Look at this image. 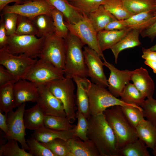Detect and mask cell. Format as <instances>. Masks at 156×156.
<instances>
[{
    "label": "cell",
    "mask_w": 156,
    "mask_h": 156,
    "mask_svg": "<svg viewBox=\"0 0 156 156\" xmlns=\"http://www.w3.org/2000/svg\"><path fill=\"white\" fill-rule=\"evenodd\" d=\"M154 16H156V6L155 9V12H154Z\"/></svg>",
    "instance_id": "obj_56"
},
{
    "label": "cell",
    "mask_w": 156,
    "mask_h": 156,
    "mask_svg": "<svg viewBox=\"0 0 156 156\" xmlns=\"http://www.w3.org/2000/svg\"><path fill=\"white\" fill-rule=\"evenodd\" d=\"M66 117L45 115L44 126L47 128L58 131H65L74 128L76 125H72Z\"/></svg>",
    "instance_id": "obj_33"
},
{
    "label": "cell",
    "mask_w": 156,
    "mask_h": 156,
    "mask_svg": "<svg viewBox=\"0 0 156 156\" xmlns=\"http://www.w3.org/2000/svg\"><path fill=\"white\" fill-rule=\"evenodd\" d=\"M45 37L18 35L8 36L7 46L9 51L15 55L24 54L33 59L40 57Z\"/></svg>",
    "instance_id": "obj_6"
},
{
    "label": "cell",
    "mask_w": 156,
    "mask_h": 156,
    "mask_svg": "<svg viewBox=\"0 0 156 156\" xmlns=\"http://www.w3.org/2000/svg\"><path fill=\"white\" fill-rule=\"evenodd\" d=\"M125 20H116L110 23L104 30H120L128 28Z\"/></svg>",
    "instance_id": "obj_46"
},
{
    "label": "cell",
    "mask_w": 156,
    "mask_h": 156,
    "mask_svg": "<svg viewBox=\"0 0 156 156\" xmlns=\"http://www.w3.org/2000/svg\"><path fill=\"white\" fill-rule=\"evenodd\" d=\"M105 0H73L69 2L81 13L88 15L103 5Z\"/></svg>",
    "instance_id": "obj_38"
},
{
    "label": "cell",
    "mask_w": 156,
    "mask_h": 156,
    "mask_svg": "<svg viewBox=\"0 0 156 156\" xmlns=\"http://www.w3.org/2000/svg\"><path fill=\"white\" fill-rule=\"evenodd\" d=\"M140 30L132 29L130 32L111 49L116 64L119 53L126 49L139 46L141 44L139 39Z\"/></svg>",
    "instance_id": "obj_26"
},
{
    "label": "cell",
    "mask_w": 156,
    "mask_h": 156,
    "mask_svg": "<svg viewBox=\"0 0 156 156\" xmlns=\"http://www.w3.org/2000/svg\"><path fill=\"white\" fill-rule=\"evenodd\" d=\"M137 136L147 146L153 149L156 142V127L148 120L141 121L135 128Z\"/></svg>",
    "instance_id": "obj_24"
},
{
    "label": "cell",
    "mask_w": 156,
    "mask_h": 156,
    "mask_svg": "<svg viewBox=\"0 0 156 156\" xmlns=\"http://www.w3.org/2000/svg\"><path fill=\"white\" fill-rule=\"evenodd\" d=\"M47 1L50 5L63 14L65 21L75 24L82 19L83 14L67 0H47Z\"/></svg>",
    "instance_id": "obj_23"
},
{
    "label": "cell",
    "mask_w": 156,
    "mask_h": 156,
    "mask_svg": "<svg viewBox=\"0 0 156 156\" xmlns=\"http://www.w3.org/2000/svg\"><path fill=\"white\" fill-rule=\"evenodd\" d=\"M152 153L154 156H156V142L153 149V151Z\"/></svg>",
    "instance_id": "obj_53"
},
{
    "label": "cell",
    "mask_w": 156,
    "mask_h": 156,
    "mask_svg": "<svg viewBox=\"0 0 156 156\" xmlns=\"http://www.w3.org/2000/svg\"><path fill=\"white\" fill-rule=\"evenodd\" d=\"M132 29L128 27L120 30H103L97 33L98 42L101 51L111 49L127 35Z\"/></svg>",
    "instance_id": "obj_20"
},
{
    "label": "cell",
    "mask_w": 156,
    "mask_h": 156,
    "mask_svg": "<svg viewBox=\"0 0 156 156\" xmlns=\"http://www.w3.org/2000/svg\"><path fill=\"white\" fill-rule=\"evenodd\" d=\"M38 88L39 97L36 102L45 115L66 117L62 103L51 92L47 83Z\"/></svg>",
    "instance_id": "obj_14"
},
{
    "label": "cell",
    "mask_w": 156,
    "mask_h": 156,
    "mask_svg": "<svg viewBox=\"0 0 156 156\" xmlns=\"http://www.w3.org/2000/svg\"><path fill=\"white\" fill-rule=\"evenodd\" d=\"M54 8L47 0H31L21 4L7 5L1 11V14L13 12L32 18L42 14L51 15Z\"/></svg>",
    "instance_id": "obj_12"
},
{
    "label": "cell",
    "mask_w": 156,
    "mask_h": 156,
    "mask_svg": "<svg viewBox=\"0 0 156 156\" xmlns=\"http://www.w3.org/2000/svg\"><path fill=\"white\" fill-rule=\"evenodd\" d=\"M148 49L151 50L156 51V44Z\"/></svg>",
    "instance_id": "obj_54"
},
{
    "label": "cell",
    "mask_w": 156,
    "mask_h": 156,
    "mask_svg": "<svg viewBox=\"0 0 156 156\" xmlns=\"http://www.w3.org/2000/svg\"><path fill=\"white\" fill-rule=\"evenodd\" d=\"M37 60L21 54L15 55L8 50L7 45L0 49V64L16 79H22Z\"/></svg>",
    "instance_id": "obj_7"
},
{
    "label": "cell",
    "mask_w": 156,
    "mask_h": 156,
    "mask_svg": "<svg viewBox=\"0 0 156 156\" xmlns=\"http://www.w3.org/2000/svg\"><path fill=\"white\" fill-rule=\"evenodd\" d=\"M72 79L64 77L46 83L51 92L62 103L66 117L72 124L76 120L75 111L77 110L74 93L75 88Z\"/></svg>",
    "instance_id": "obj_4"
},
{
    "label": "cell",
    "mask_w": 156,
    "mask_h": 156,
    "mask_svg": "<svg viewBox=\"0 0 156 156\" xmlns=\"http://www.w3.org/2000/svg\"><path fill=\"white\" fill-rule=\"evenodd\" d=\"M39 58L63 70L65 59L64 38L55 33L45 37Z\"/></svg>",
    "instance_id": "obj_8"
},
{
    "label": "cell",
    "mask_w": 156,
    "mask_h": 156,
    "mask_svg": "<svg viewBox=\"0 0 156 156\" xmlns=\"http://www.w3.org/2000/svg\"><path fill=\"white\" fill-rule=\"evenodd\" d=\"M88 119L87 137L95 144L101 156H118L116 138L103 113Z\"/></svg>",
    "instance_id": "obj_1"
},
{
    "label": "cell",
    "mask_w": 156,
    "mask_h": 156,
    "mask_svg": "<svg viewBox=\"0 0 156 156\" xmlns=\"http://www.w3.org/2000/svg\"><path fill=\"white\" fill-rule=\"evenodd\" d=\"M154 12L155 9L133 15L125 20L128 27L140 31L156 21V16H154Z\"/></svg>",
    "instance_id": "obj_27"
},
{
    "label": "cell",
    "mask_w": 156,
    "mask_h": 156,
    "mask_svg": "<svg viewBox=\"0 0 156 156\" xmlns=\"http://www.w3.org/2000/svg\"><path fill=\"white\" fill-rule=\"evenodd\" d=\"M17 81L16 78L3 66L0 65V86L8 83L14 84Z\"/></svg>",
    "instance_id": "obj_45"
},
{
    "label": "cell",
    "mask_w": 156,
    "mask_h": 156,
    "mask_svg": "<svg viewBox=\"0 0 156 156\" xmlns=\"http://www.w3.org/2000/svg\"><path fill=\"white\" fill-rule=\"evenodd\" d=\"M26 102L23 103L15 112L12 110L8 113L7 123L8 131L4 137L6 140L14 139L21 144V148L29 150L25 140L26 129L23 121V116Z\"/></svg>",
    "instance_id": "obj_11"
},
{
    "label": "cell",
    "mask_w": 156,
    "mask_h": 156,
    "mask_svg": "<svg viewBox=\"0 0 156 156\" xmlns=\"http://www.w3.org/2000/svg\"><path fill=\"white\" fill-rule=\"evenodd\" d=\"M63 70L51 64L40 59L37 60L22 79L29 81L36 87L52 80L64 77Z\"/></svg>",
    "instance_id": "obj_9"
},
{
    "label": "cell",
    "mask_w": 156,
    "mask_h": 156,
    "mask_svg": "<svg viewBox=\"0 0 156 156\" xmlns=\"http://www.w3.org/2000/svg\"><path fill=\"white\" fill-rule=\"evenodd\" d=\"M120 106L127 120L134 128L141 121L144 119L142 109L132 105Z\"/></svg>",
    "instance_id": "obj_35"
},
{
    "label": "cell",
    "mask_w": 156,
    "mask_h": 156,
    "mask_svg": "<svg viewBox=\"0 0 156 156\" xmlns=\"http://www.w3.org/2000/svg\"><path fill=\"white\" fill-rule=\"evenodd\" d=\"M73 131V128L68 131H61L44 127L34 130L31 136L41 143H47L57 138L62 139L67 141L74 138Z\"/></svg>",
    "instance_id": "obj_21"
},
{
    "label": "cell",
    "mask_w": 156,
    "mask_h": 156,
    "mask_svg": "<svg viewBox=\"0 0 156 156\" xmlns=\"http://www.w3.org/2000/svg\"><path fill=\"white\" fill-rule=\"evenodd\" d=\"M131 80L146 97L148 99L153 98L155 84L146 69L141 67L131 71Z\"/></svg>",
    "instance_id": "obj_17"
},
{
    "label": "cell",
    "mask_w": 156,
    "mask_h": 156,
    "mask_svg": "<svg viewBox=\"0 0 156 156\" xmlns=\"http://www.w3.org/2000/svg\"><path fill=\"white\" fill-rule=\"evenodd\" d=\"M55 30V34L64 39L66 38L69 32V30L64 23L63 14L55 8L51 12Z\"/></svg>",
    "instance_id": "obj_40"
},
{
    "label": "cell",
    "mask_w": 156,
    "mask_h": 156,
    "mask_svg": "<svg viewBox=\"0 0 156 156\" xmlns=\"http://www.w3.org/2000/svg\"><path fill=\"white\" fill-rule=\"evenodd\" d=\"M8 36L6 34V31L4 24L2 19L0 21V49L7 45Z\"/></svg>",
    "instance_id": "obj_48"
},
{
    "label": "cell",
    "mask_w": 156,
    "mask_h": 156,
    "mask_svg": "<svg viewBox=\"0 0 156 156\" xmlns=\"http://www.w3.org/2000/svg\"><path fill=\"white\" fill-rule=\"evenodd\" d=\"M31 18L37 31L36 36L38 38L46 37L55 33L51 15L42 14Z\"/></svg>",
    "instance_id": "obj_28"
},
{
    "label": "cell",
    "mask_w": 156,
    "mask_h": 156,
    "mask_svg": "<svg viewBox=\"0 0 156 156\" xmlns=\"http://www.w3.org/2000/svg\"><path fill=\"white\" fill-rule=\"evenodd\" d=\"M103 64L110 71L109 76L107 79L108 90L115 97L118 98L125 86L131 80V71L118 70L106 60H104Z\"/></svg>",
    "instance_id": "obj_15"
},
{
    "label": "cell",
    "mask_w": 156,
    "mask_h": 156,
    "mask_svg": "<svg viewBox=\"0 0 156 156\" xmlns=\"http://www.w3.org/2000/svg\"><path fill=\"white\" fill-rule=\"evenodd\" d=\"M41 143L50 150L55 156H71L67 142L62 139L57 138L47 143Z\"/></svg>",
    "instance_id": "obj_36"
},
{
    "label": "cell",
    "mask_w": 156,
    "mask_h": 156,
    "mask_svg": "<svg viewBox=\"0 0 156 156\" xmlns=\"http://www.w3.org/2000/svg\"><path fill=\"white\" fill-rule=\"evenodd\" d=\"M75 117L77 119V123L73 128L74 138L78 137L83 141L88 140L87 135L88 128L87 119L77 110L76 112Z\"/></svg>",
    "instance_id": "obj_41"
},
{
    "label": "cell",
    "mask_w": 156,
    "mask_h": 156,
    "mask_svg": "<svg viewBox=\"0 0 156 156\" xmlns=\"http://www.w3.org/2000/svg\"><path fill=\"white\" fill-rule=\"evenodd\" d=\"M15 2L16 4H21V0H0V11L9 3Z\"/></svg>",
    "instance_id": "obj_51"
},
{
    "label": "cell",
    "mask_w": 156,
    "mask_h": 156,
    "mask_svg": "<svg viewBox=\"0 0 156 156\" xmlns=\"http://www.w3.org/2000/svg\"><path fill=\"white\" fill-rule=\"evenodd\" d=\"M103 114L114 133L118 150L138 138L135 128L127 120L120 105L112 106Z\"/></svg>",
    "instance_id": "obj_3"
},
{
    "label": "cell",
    "mask_w": 156,
    "mask_h": 156,
    "mask_svg": "<svg viewBox=\"0 0 156 156\" xmlns=\"http://www.w3.org/2000/svg\"><path fill=\"white\" fill-rule=\"evenodd\" d=\"M91 115L103 113L108 108L112 106L132 105L139 109L140 106L128 104L113 95L105 88L100 86L91 81L87 88Z\"/></svg>",
    "instance_id": "obj_5"
},
{
    "label": "cell",
    "mask_w": 156,
    "mask_h": 156,
    "mask_svg": "<svg viewBox=\"0 0 156 156\" xmlns=\"http://www.w3.org/2000/svg\"><path fill=\"white\" fill-rule=\"evenodd\" d=\"M31 0H21V3H24L26 2H27V1H30Z\"/></svg>",
    "instance_id": "obj_55"
},
{
    "label": "cell",
    "mask_w": 156,
    "mask_h": 156,
    "mask_svg": "<svg viewBox=\"0 0 156 156\" xmlns=\"http://www.w3.org/2000/svg\"><path fill=\"white\" fill-rule=\"evenodd\" d=\"M140 34L143 38L148 37L153 41L156 37V21L140 31Z\"/></svg>",
    "instance_id": "obj_47"
},
{
    "label": "cell",
    "mask_w": 156,
    "mask_h": 156,
    "mask_svg": "<svg viewBox=\"0 0 156 156\" xmlns=\"http://www.w3.org/2000/svg\"><path fill=\"white\" fill-rule=\"evenodd\" d=\"M143 55L142 57L145 60L156 61V51H153L149 49L142 48Z\"/></svg>",
    "instance_id": "obj_49"
},
{
    "label": "cell",
    "mask_w": 156,
    "mask_h": 156,
    "mask_svg": "<svg viewBox=\"0 0 156 156\" xmlns=\"http://www.w3.org/2000/svg\"><path fill=\"white\" fill-rule=\"evenodd\" d=\"M120 96L124 102L140 107L146 98L133 83L129 82L125 86Z\"/></svg>",
    "instance_id": "obj_30"
},
{
    "label": "cell",
    "mask_w": 156,
    "mask_h": 156,
    "mask_svg": "<svg viewBox=\"0 0 156 156\" xmlns=\"http://www.w3.org/2000/svg\"><path fill=\"white\" fill-rule=\"evenodd\" d=\"M15 108L26 102H36L39 97L38 87L32 82L20 79L13 85Z\"/></svg>",
    "instance_id": "obj_16"
},
{
    "label": "cell",
    "mask_w": 156,
    "mask_h": 156,
    "mask_svg": "<svg viewBox=\"0 0 156 156\" xmlns=\"http://www.w3.org/2000/svg\"><path fill=\"white\" fill-rule=\"evenodd\" d=\"M144 117L156 127V100L152 98L145 100L140 106Z\"/></svg>",
    "instance_id": "obj_43"
},
{
    "label": "cell",
    "mask_w": 156,
    "mask_h": 156,
    "mask_svg": "<svg viewBox=\"0 0 156 156\" xmlns=\"http://www.w3.org/2000/svg\"><path fill=\"white\" fill-rule=\"evenodd\" d=\"M37 31L31 18L18 14L15 34L36 36Z\"/></svg>",
    "instance_id": "obj_37"
},
{
    "label": "cell",
    "mask_w": 156,
    "mask_h": 156,
    "mask_svg": "<svg viewBox=\"0 0 156 156\" xmlns=\"http://www.w3.org/2000/svg\"><path fill=\"white\" fill-rule=\"evenodd\" d=\"M3 21L8 36L15 34L18 14L13 12H7L0 14Z\"/></svg>",
    "instance_id": "obj_44"
},
{
    "label": "cell",
    "mask_w": 156,
    "mask_h": 156,
    "mask_svg": "<svg viewBox=\"0 0 156 156\" xmlns=\"http://www.w3.org/2000/svg\"><path fill=\"white\" fill-rule=\"evenodd\" d=\"M83 51L88 77L90 78L91 82L101 87H107V79L104 72V64L100 56L95 51L88 46L84 47Z\"/></svg>",
    "instance_id": "obj_13"
},
{
    "label": "cell",
    "mask_w": 156,
    "mask_h": 156,
    "mask_svg": "<svg viewBox=\"0 0 156 156\" xmlns=\"http://www.w3.org/2000/svg\"><path fill=\"white\" fill-rule=\"evenodd\" d=\"M77 86L75 104L77 111L81 113L87 119L91 116L87 88L91 81L87 78L74 77L73 78Z\"/></svg>",
    "instance_id": "obj_18"
},
{
    "label": "cell",
    "mask_w": 156,
    "mask_h": 156,
    "mask_svg": "<svg viewBox=\"0 0 156 156\" xmlns=\"http://www.w3.org/2000/svg\"><path fill=\"white\" fill-rule=\"evenodd\" d=\"M8 140L7 143L1 145L0 156H33L25 150L21 148L17 140L14 139Z\"/></svg>",
    "instance_id": "obj_39"
},
{
    "label": "cell",
    "mask_w": 156,
    "mask_h": 156,
    "mask_svg": "<svg viewBox=\"0 0 156 156\" xmlns=\"http://www.w3.org/2000/svg\"><path fill=\"white\" fill-rule=\"evenodd\" d=\"M144 63L153 69V72L156 74V61L145 60Z\"/></svg>",
    "instance_id": "obj_52"
},
{
    "label": "cell",
    "mask_w": 156,
    "mask_h": 156,
    "mask_svg": "<svg viewBox=\"0 0 156 156\" xmlns=\"http://www.w3.org/2000/svg\"><path fill=\"white\" fill-rule=\"evenodd\" d=\"M128 10L134 15L154 9L156 0H122Z\"/></svg>",
    "instance_id": "obj_34"
},
{
    "label": "cell",
    "mask_w": 156,
    "mask_h": 156,
    "mask_svg": "<svg viewBox=\"0 0 156 156\" xmlns=\"http://www.w3.org/2000/svg\"><path fill=\"white\" fill-rule=\"evenodd\" d=\"M103 5L117 20L126 19L134 15L127 8L122 0H105Z\"/></svg>",
    "instance_id": "obj_31"
},
{
    "label": "cell",
    "mask_w": 156,
    "mask_h": 156,
    "mask_svg": "<svg viewBox=\"0 0 156 156\" xmlns=\"http://www.w3.org/2000/svg\"><path fill=\"white\" fill-rule=\"evenodd\" d=\"M83 18L78 23L72 24L65 21L69 32L77 37L84 44L95 51L104 60H105L100 48L97 37V33L92 25L88 15L83 13Z\"/></svg>",
    "instance_id": "obj_10"
},
{
    "label": "cell",
    "mask_w": 156,
    "mask_h": 156,
    "mask_svg": "<svg viewBox=\"0 0 156 156\" xmlns=\"http://www.w3.org/2000/svg\"><path fill=\"white\" fill-rule=\"evenodd\" d=\"M147 147L138 138L118 150V156H150Z\"/></svg>",
    "instance_id": "obj_32"
},
{
    "label": "cell",
    "mask_w": 156,
    "mask_h": 156,
    "mask_svg": "<svg viewBox=\"0 0 156 156\" xmlns=\"http://www.w3.org/2000/svg\"><path fill=\"white\" fill-rule=\"evenodd\" d=\"M45 114L38 104L25 109L23 121L26 129L35 130L44 127Z\"/></svg>",
    "instance_id": "obj_22"
},
{
    "label": "cell",
    "mask_w": 156,
    "mask_h": 156,
    "mask_svg": "<svg viewBox=\"0 0 156 156\" xmlns=\"http://www.w3.org/2000/svg\"><path fill=\"white\" fill-rule=\"evenodd\" d=\"M69 2H70L71 1H72L73 0H67Z\"/></svg>",
    "instance_id": "obj_57"
},
{
    "label": "cell",
    "mask_w": 156,
    "mask_h": 156,
    "mask_svg": "<svg viewBox=\"0 0 156 156\" xmlns=\"http://www.w3.org/2000/svg\"><path fill=\"white\" fill-rule=\"evenodd\" d=\"M71 156H101L96 145L91 140L83 141L78 137L67 141Z\"/></svg>",
    "instance_id": "obj_19"
},
{
    "label": "cell",
    "mask_w": 156,
    "mask_h": 156,
    "mask_svg": "<svg viewBox=\"0 0 156 156\" xmlns=\"http://www.w3.org/2000/svg\"><path fill=\"white\" fill-rule=\"evenodd\" d=\"M29 153L33 156H55L49 148L31 136L26 140Z\"/></svg>",
    "instance_id": "obj_42"
},
{
    "label": "cell",
    "mask_w": 156,
    "mask_h": 156,
    "mask_svg": "<svg viewBox=\"0 0 156 156\" xmlns=\"http://www.w3.org/2000/svg\"><path fill=\"white\" fill-rule=\"evenodd\" d=\"M7 119V116L0 111V128L5 134H7L8 131Z\"/></svg>",
    "instance_id": "obj_50"
},
{
    "label": "cell",
    "mask_w": 156,
    "mask_h": 156,
    "mask_svg": "<svg viewBox=\"0 0 156 156\" xmlns=\"http://www.w3.org/2000/svg\"><path fill=\"white\" fill-rule=\"evenodd\" d=\"M14 84L8 83L0 86V111L7 116L9 112L15 108Z\"/></svg>",
    "instance_id": "obj_29"
},
{
    "label": "cell",
    "mask_w": 156,
    "mask_h": 156,
    "mask_svg": "<svg viewBox=\"0 0 156 156\" xmlns=\"http://www.w3.org/2000/svg\"><path fill=\"white\" fill-rule=\"evenodd\" d=\"M64 39L65 48V77L73 78L88 77L82 47L84 45L76 36L69 32Z\"/></svg>",
    "instance_id": "obj_2"
},
{
    "label": "cell",
    "mask_w": 156,
    "mask_h": 156,
    "mask_svg": "<svg viewBox=\"0 0 156 156\" xmlns=\"http://www.w3.org/2000/svg\"><path fill=\"white\" fill-rule=\"evenodd\" d=\"M88 16L97 33L104 30L106 26L110 23L117 19L107 11L103 5H101Z\"/></svg>",
    "instance_id": "obj_25"
}]
</instances>
